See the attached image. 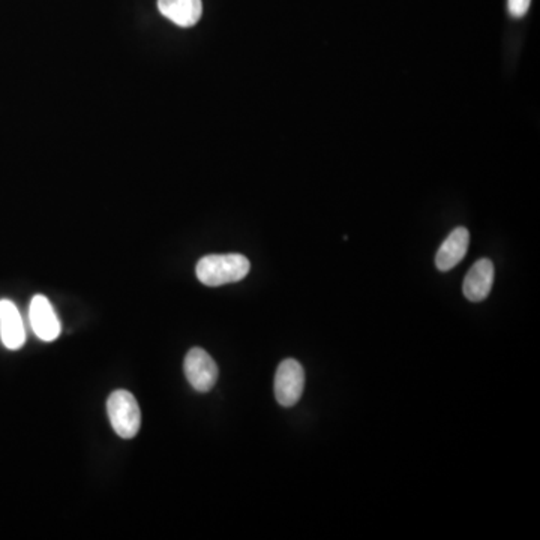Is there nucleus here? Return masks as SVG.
Returning a JSON list of instances; mask_svg holds the SVG:
<instances>
[{"mask_svg":"<svg viewBox=\"0 0 540 540\" xmlns=\"http://www.w3.org/2000/svg\"><path fill=\"white\" fill-rule=\"evenodd\" d=\"M493 284H494V264L491 260L480 259L467 273L462 290L470 302H482L490 296Z\"/></svg>","mask_w":540,"mask_h":540,"instance_id":"nucleus-6","label":"nucleus"},{"mask_svg":"<svg viewBox=\"0 0 540 540\" xmlns=\"http://www.w3.org/2000/svg\"><path fill=\"white\" fill-rule=\"evenodd\" d=\"M470 244V233L464 227H458L444 240L443 245L440 246L435 255V266L441 272H448L455 268L457 264L461 263V260L466 257L467 250Z\"/></svg>","mask_w":540,"mask_h":540,"instance_id":"nucleus-8","label":"nucleus"},{"mask_svg":"<svg viewBox=\"0 0 540 540\" xmlns=\"http://www.w3.org/2000/svg\"><path fill=\"white\" fill-rule=\"evenodd\" d=\"M158 10L180 28H193L203 14L201 0H158Z\"/></svg>","mask_w":540,"mask_h":540,"instance_id":"nucleus-9","label":"nucleus"},{"mask_svg":"<svg viewBox=\"0 0 540 540\" xmlns=\"http://www.w3.org/2000/svg\"><path fill=\"white\" fill-rule=\"evenodd\" d=\"M305 389V371L295 359L279 364L275 375V397L279 406L293 407L299 402Z\"/></svg>","mask_w":540,"mask_h":540,"instance_id":"nucleus-3","label":"nucleus"},{"mask_svg":"<svg viewBox=\"0 0 540 540\" xmlns=\"http://www.w3.org/2000/svg\"><path fill=\"white\" fill-rule=\"evenodd\" d=\"M185 374L191 386L199 392H209L217 384L218 365L208 351L195 347L185 357Z\"/></svg>","mask_w":540,"mask_h":540,"instance_id":"nucleus-4","label":"nucleus"},{"mask_svg":"<svg viewBox=\"0 0 540 540\" xmlns=\"http://www.w3.org/2000/svg\"><path fill=\"white\" fill-rule=\"evenodd\" d=\"M531 0H508L509 13L515 19H521L530 8Z\"/></svg>","mask_w":540,"mask_h":540,"instance_id":"nucleus-10","label":"nucleus"},{"mask_svg":"<svg viewBox=\"0 0 540 540\" xmlns=\"http://www.w3.org/2000/svg\"><path fill=\"white\" fill-rule=\"evenodd\" d=\"M250 260L242 254L206 255L197 264V278L208 287L239 282L250 273Z\"/></svg>","mask_w":540,"mask_h":540,"instance_id":"nucleus-1","label":"nucleus"},{"mask_svg":"<svg viewBox=\"0 0 540 540\" xmlns=\"http://www.w3.org/2000/svg\"><path fill=\"white\" fill-rule=\"evenodd\" d=\"M0 338L10 350H19L26 341L23 320L11 300H0Z\"/></svg>","mask_w":540,"mask_h":540,"instance_id":"nucleus-7","label":"nucleus"},{"mask_svg":"<svg viewBox=\"0 0 540 540\" xmlns=\"http://www.w3.org/2000/svg\"><path fill=\"white\" fill-rule=\"evenodd\" d=\"M107 411L111 426L122 439H134L141 425V413L133 393L115 390L107 402Z\"/></svg>","mask_w":540,"mask_h":540,"instance_id":"nucleus-2","label":"nucleus"},{"mask_svg":"<svg viewBox=\"0 0 540 540\" xmlns=\"http://www.w3.org/2000/svg\"><path fill=\"white\" fill-rule=\"evenodd\" d=\"M29 317H30L33 332L42 341H55L56 338L59 337V319L51 306L50 300L47 299L46 296L37 295L33 297L30 302Z\"/></svg>","mask_w":540,"mask_h":540,"instance_id":"nucleus-5","label":"nucleus"}]
</instances>
